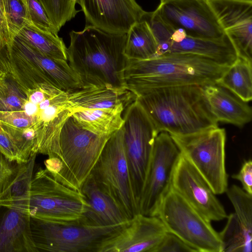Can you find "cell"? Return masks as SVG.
I'll use <instances>...</instances> for the list:
<instances>
[{
	"label": "cell",
	"instance_id": "8992f818",
	"mask_svg": "<svg viewBox=\"0 0 252 252\" xmlns=\"http://www.w3.org/2000/svg\"><path fill=\"white\" fill-rule=\"evenodd\" d=\"M87 207L80 191L64 185L46 168L33 174L25 206L31 218L64 223L80 221Z\"/></svg>",
	"mask_w": 252,
	"mask_h": 252
},
{
	"label": "cell",
	"instance_id": "ac0fdd59",
	"mask_svg": "<svg viewBox=\"0 0 252 252\" xmlns=\"http://www.w3.org/2000/svg\"><path fill=\"white\" fill-rule=\"evenodd\" d=\"M86 25L114 33H127L145 11L135 0H77Z\"/></svg>",
	"mask_w": 252,
	"mask_h": 252
},
{
	"label": "cell",
	"instance_id": "7c38bea8",
	"mask_svg": "<svg viewBox=\"0 0 252 252\" xmlns=\"http://www.w3.org/2000/svg\"><path fill=\"white\" fill-rule=\"evenodd\" d=\"M149 25L158 43V55L171 53L192 54L210 59L230 66L237 60V52L228 36L218 40L196 38L183 31L175 29L158 16L153 17Z\"/></svg>",
	"mask_w": 252,
	"mask_h": 252
},
{
	"label": "cell",
	"instance_id": "ba28073f",
	"mask_svg": "<svg viewBox=\"0 0 252 252\" xmlns=\"http://www.w3.org/2000/svg\"><path fill=\"white\" fill-rule=\"evenodd\" d=\"M91 174L128 220L139 213L126 160L122 127L109 138Z\"/></svg>",
	"mask_w": 252,
	"mask_h": 252
},
{
	"label": "cell",
	"instance_id": "e0dca14e",
	"mask_svg": "<svg viewBox=\"0 0 252 252\" xmlns=\"http://www.w3.org/2000/svg\"><path fill=\"white\" fill-rule=\"evenodd\" d=\"M170 187L210 221L227 218L225 210L216 194L181 153L172 171Z\"/></svg>",
	"mask_w": 252,
	"mask_h": 252
},
{
	"label": "cell",
	"instance_id": "f546056e",
	"mask_svg": "<svg viewBox=\"0 0 252 252\" xmlns=\"http://www.w3.org/2000/svg\"><path fill=\"white\" fill-rule=\"evenodd\" d=\"M225 193L239 221L249 233L252 234V195L235 185L228 187Z\"/></svg>",
	"mask_w": 252,
	"mask_h": 252
},
{
	"label": "cell",
	"instance_id": "f35d334b",
	"mask_svg": "<svg viewBox=\"0 0 252 252\" xmlns=\"http://www.w3.org/2000/svg\"><path fill=\"white\" fill-rule=\"evenodd\" d=\"M0 34L9 49L13 38L8 27L7 19L3 0H0Z\"/></svg>",
	"mask_w": 252,
	"mask_h": 252
},
{
	"label": "cell",
	"instance_id": "3957f363",
	"mask_svg": "<svg viewBox=\"0 0 252 252\" xmlns=\"http://www.w3.org/2000/svg\"><path fill=\"white\" fill-rule=\"evenodd\" d=\"M67 60L83 84L108 83L124 87L126 33L114 34L91 25L69 32Z\"/></svg>",
	"mask_w": 252,
	"mask_h": 252
},
{
	"label": "cell",
	"instance_id": "d6a6232c",
	"mask_svg": "<svg viewBox=\"0 0 252 252\" xmlns=\"http://www.w3.org/2000/svg\"><path fill=\"white\" fill-rule=\"evenodd\" d=\"M8 27L13 38L26 25L31 23L25 0H3Z\"/></svg>",
	"mask_w": 252,
	"mask_h": 252
},
{
	"label": "cell",
	"instance_id": "83f0119b",
	"mask_svg": "<svg viewBox=\"0 0 252 252\" xmlns=\"http://www.w3.org/2000/svg\"><path fill=\"white\" fill-rule=\"evenodd\" d=\"M218 83L226 88L243 100L252 99V62L238 57Z\"/></svg>",
	"mask_w": 252,
	"mask_h": 252
},
{
	"label": "cell",
	"instance_id": "4fadbf2b",
	"mask_svg": "<svg viewBox=\"0 0 252 252\" xmlns=\"http://www.w3.org/2000/svg\"><path fill=\"white\" fill-rule=\"evenodd\" d=\"M154 11L175 29L192 37L218 40L226 34L207 0H160Z\"/></svg>",
	"mask_w": 252,
	"mask_h": 252
},
{
	"label": "cell",
	"instance_id": "ab89813d",
	"mask_svg": "<svg viewBox=\"0 0 252 252\" xmlns=\"http://www.w3.org/2000/svg\"><path fill=\"white\" fill-rule=\"evenodd\" d=\"M10 49L0 34V67L6 74H9Z\"/></svg>",
	"mask_w": 252,
	"mask_h": 252
},
{
	"label": "cell",
	"instance_id": "4316f807",
	"mask_svg": "<svg viewBox=\"0 0 252 252\" xmlns=\"http://www.w3.org/2000/svg\"><path fill=\"white\" fill-rule=\"evenodd\" d=\"M36 155L27 161L18 164L16 177L8 190L0 199V206L25 210L28 198Z\"/></svg>",
	"mask_w": 252,
	"mask_h": 252
},
{
	"label": "cell",
	"instance_id": "8d00e7d4",
	"mask_svg": "<svg viewBox=\"0 0 252 252\" xmlns=\"http://www.w3.org/2000/svg\"><path fill=\"white\" fill-rule=\"evenodd\" d=\"M0 152L11 161L18 163L23 162L19 153L0 125Z\"/></svg>",
	"mask_w": 252,
	"mask_h": 252
},
{
	"label": "cell",
	"instance_id": "1f68e13d",
	"mask_svg": "<svg viewBox=\"0 0 252 252\" xmlns=\"http://www.w3.org/2000/svg\"><path fill=\"white\" fill-rule=\"evenodd\" d=\"M26 96L9 74L0 78V111L22 110Z\"/></svg>",
	"mask_w": 252,
	"mask_h": 252
},
{
	"label": "cell",
	"instance_id": "484cf974",
	"mask_svg": "<svg viewBox=\"0 0 252 252\" xmlns=\"http://www.w3.org/2000/svg\"><path fill=\"white\" fill-rule=\"evenodd\" d=\"M15 35L49 57L67 61V48L58 34L42 31L30 23Z\"/></svg>",
	"mask_w": 252,
	"mask_h": 252
},
{
	"label": "cell",
	"instance_id": "7a4b0ae2",
	"mask_svg": "<svg viewBox=\"0 0 252 252\" xmlns=\"http://www.w3.org/2000/svg\"><path fill=\"white\" fill-rule=\"evenodd\" d=\"M136 96L158 132L183 136L218 127V122L208 108L201 86L157 88Z\"/></svg>",
	"mask_w": 252,
	"mask_h": 252
},
{
	"label": "cell",
	"instance_id": "9a60e30c",
	"mask_svg": "<svg viewBox=\"0 0 252 252\" xmlns=\"http://www.w3.org/2000/svg\"><path fill=\"white\" fill-rule=\"evenodd\" d=\"M167 232L158 217L138 213L103 238L94 252H154Z\"/></svg>",
	"mask_w": 252,
	"mask_h": 252
},
{
	"label": "cell",
	"instance_id": "cb8c5ba5",
	"mask_svg": "<svg viewBox=\"0 0 252 252\" xmlns=\"http://www.w3.org/2000/svg\"><path fill=\"white\" fill-rule=\"evenodd\" d=\"M123 112L115 109H84L72 115L83 128L100 136L111 135L123 126Z\"/></svg>",
	"mask_w": 252,
	"mask_h": 252
},
{
	"label": "cell",
	"instance_id": "836d02e7",
	"mask_svg": "<svg viewBox=\"0 0 252 252\" xmlns=\"http://www.w3.org/2000/svg\"><path fill=\"white\" fill-rule=\"evenodd\" d=\"M31 23L37 28L58 34L59 31L50 20L39 0H25Z\"/></svg>",
	"mask_w": 252,
	"mask_h": 252
},
{
	"label": "cell",
	"instance_id": "7402d4cb",
	"mask_svg": "<svg viewBox=\"0 0 252 252\" xmlns=\"http://www.w3.org/2000/svg\"><path fill=\"white\" fill-rule=\"evenodd\" d=\"M25 210L0 206V252H38Z\"/></svg>",
	"mask_w": 252,
	"mask_h": 252
},
{
	"label": "cell",
	"instance_id": "30bf717a",
	"mask_svg": "<svg viewBox=\"0 0 252 252\" xmlns=\"http://www.w3.org/2000/svg\"><path fill=\"white\" fill-rule=\"evenodd\" d=\"M30 224L38 252H94L103 238L122 225L92 226L80 220L59 223L32 218Z\"/></svg>",
	"mask_w": 252,
	"mask_h": 252
},
{
	"label": "cell",
	"instance_id": "44dd1931",
	"mask_svg": "<svg viewBox=\"0 0 252 252\" xmlns=\"http://www.w3.org/2000/svg\"><path fill=\"white\" fill-rule=\"evenodd\" d=\"M208 108L218 122L242 127L249 123L252 111L248 102L216 83L201 86Z\"/></svg>",
	"mask_w": 252,
	"mask_h": 252
},
{
	"label": "cell",
	"instance_id": "d590c367",
	"mask_svg": "<svg viewBox=\"0 0 252 252\" xmlns=\"http://www.w3.org/2000/svg\"><path fill=\"white\" fill-rule=\"evenodd\" d=\"M192 248L174 234L167 232L154 252H194Z\"/></svg>",
	"mask_w": 252,
	"mask_h": 252
},
{
	"label": "cell",
	"instance_id": "5bb4252c",
	"mask_svg": "<svg viewBox=\"0 0 252 252\" xmlns=\"http://www.w3.org/2000/svg\"><path fill=\"white\" fill-rule=\"evenodd\" d=\"M180 152L171 135L161 131L157 136L139 203V213L153 216L170 187L172 171Z\"/></svg>",
	"mask_w": 252,
	"mask_h": 252
},
{
	"label": "cell",
	"instance_id": "9c48e42d",
	"mask_svg": "<svg viewBox=\"0 0 252 252\" xmlns=\"http://www.w3.org/2000/svg\"><path fill=\"white\" fill-rule=\"evenodd\" d=\"M171 136L180 153L202 176L214 193H225L228 187L225 129L218 126L189 135Z\"/></svg>",
	"mask_w": 252,
	"mask_h": 252
},
{
	"label": "cell",
	"instance_id": "603a6c76",
	"mask_svg": "<svg viewBox=\"0 0 252 252\" xmlns=\"http://www.w3.org/2000/svg\"><path fill=\"white\" fill-rule=\"evenodd\" d=\"M80 191L87 207L80 221L87 225L105 226L121 225L128 220L113 200L97 185L91 174Z\"/></svg>",
	"mask_w": 252,
	"mask_h": 252
},
{
	"label": "cell",
	"instance_id": "277c9868",
	"mask_svg": "<svg viewBox=\"0 0 252 252\" xmlns=\"http://www.w3.org/2000/svg\"><path fill=\"white\" fill-rule=\"evenodd\" d=\"M111 135L91 132L70 116L61 129L56 152L44 161L45 168L64 185L80 191Z\"/></svg>",
	"mask_w": 252,
	"mask_h": 252
},
{
	"label": "cell",
	"instance_id": "4dcf8cb0",
	"mask_svg": "<svg viewBox=\"0 0 252 252\" xmlns=\"http://www.w3.org/2000/svg\"><path fill=\"white\" fill-rule=\"evenodd\" d=\"M50 20L59 32L80 10H77V0H39Z\"/></svg>",
	"mask_w": 252,
	"mask_h": 252
},
{
	"label": "cell",
	"instance_id": "8fae6325",
	"mask_svg": "<svg viewBox=\"0 0 252 252\" xmlns=\"http://www.w3.org/2000/svg\"><path fill=\"white\" fill-rule=\"evenodd\" d=\"M123 119L125 153L139 206L155 140L159 132L136 99L125 109Z\"/></svg>",
	"mask_w": 252,
	"mask_h": 252
},
{
	"label": "cell",
	"instance_id": "6da1fadb",
	"mask_svg": "<svg viewBox=\"0 0 252 252\" xmlns=\"http://www.w3.org/2000/svg\"><path fill=\"white\" fill-rule=\"evenodd\" d=\"M230 66L192 54L171 53L147 60L127 59L124 87L135 95L157 88L216 83Z\"/></svg>",
	"mask_w": 252,
	"mask_h": 252
},
{
	"label": "cell",
	"instance_id": "74e56055",
	"mask_svg": "<svg viewBox=\"0 0 252 252\" xmlns=\"http://www.w3.org/2000/svg\"><path fill=\"white\" fill-rule=\"evenodd\" d=\"M232 178L241 182L242 189L249 194L252 195V161L251 159L244 161L240 171L234 174Z\"/></svg>",
	"mask_w": 252,
	"mask_h": 252
},
{
	"label": "cell",
	"instance_id": "d4e9b609",
	"mask_svg": "<svg viewBox=\"0 0 252 252\" xmlns=\"http://www.w3.org/2000/svg\"><path fill=\"white\" fill-rule=\"evenodd\" d=\"M158 43L147 22L142 19L126 33L124 55L128 60H147L157 57Z\"/></svg>",
	"mask_w": 252,
	"mask_h": 252
},
{
	"label": "cell",
	"instance_id": "7bdbcfd3",
	"mask_svg": "<svg viewBox=\"0 0 252 252\" xmlns=\"http://www.w3.org/2000/svg\"><path fill=\"white\" fill-rule=\"evenodd\" d=\"M242 0L252 1V0Z\"/></svg>",
	"mask_w": 252,
	"mask_h": 252
},
{
	"label": "cell",
	"instance_id": "60d3db41",
	"mask_svg": "<svg viewBox=\"0 0 252 252\" xmlns=\"http://www.w3.org/2000/svg\"><path fill=\"white\" fill-rule=\"evenodd\" d=\"M6 74L3 73V74H0V78H2L4 77Z\"/></svg>",
	"mask_w": 252,
	"mask_h": 252
},
{
	"label": "cell",
	"instance_id": "ffe728a7",
	"mask_svg": "<svg viewBox=\"0 0 252 252\" xmlns=\"http://www.w3.org/2000/svg\"><path fill=\"white\" fill-rule=\"evenodd\" d=\"M69 101L79 111L84 109H115L124 112L136 96L123 87L108 83L83 84L66 92Z\"/></svg>",
	"mask_w": 252,
	"mask_h": 252
},
{
	"label": "cell",
	"instance_id": "2e32d148",
	"mask_svg": "<svg viewBox=\"0 0 252 252\" xmlns=\"http://www.w3.org/2000/svg\"><path fill=\"white\" fill-rule=\"evenodd\" d=\"M11 48L16 52L17 65L27 77L49 82L66 92L82 86L81 78L67 61L49 57L16 35Z\"/></svg>",
	"mask_w": 252,
	"mask_h": 252
},
{
	"label": "cell",
	"instance_id": "e575fe53",
	"mask_svg": "<svg viewBox=\"0 0 252 252\" xmlns=\"http://www.w3.org/2000/svg\"><path fill=\"white\" fill-rule=\"evenodd\" d=\"M18 164L8 160L0 152V199L14 181L17 172Z\"/></svg>",
	"mask_w": 252,
	"mask_h": 252
},
{
	"label": "cell",
	"instance_id": "d6986e66",
	"mask_svg": "<svg viewBox=\"0 0 252 252\" xmlns=\"http://www.w3.org/2000/svg\"><path fill=\"white\" fill-rule=\"evenodd\" d=\"M238 57L252 61V1L207 0Z\"/></svg>",
	"mask_w": 252,
	"mask_h": 252
},
{
	"label": "cell",
	"instance_id": "5b68a950",
	"mask_svg": "<svg viewBox=\"0 0 252 252\" xmlns=\"http://www.w3.org/2000/svg\"><path fill=\"white\" fill-rule=\"evenodd\" d=\"M18 86L26 96L22 110L33 122L38 153L51 158L58 149L64 124L78 110L69 101L65 91L51 83H28Z\"/></svg>",
	"mask_w": 252,
	"mask_h": 252
},
{
	"label": "cell",
	"instance_id": "52a82bcc",
	"mask_svg": "<svg viewBox=\"0 0 252 252\" xmlns=\"http://www.w3.org/2000/svg\"><path fill=\"white\" fill-rule=\"evenodd\" d=\"M153 216L167 231L177 236L195 252H222L219 232L202 216L170 187Z\"/></svg>",
	"mask_w": 252,
	"mask_h": 252
},
{
	"label": "cell",
	"instance_id": "b9f144b4",
	"mask_svg": "<svg viewBox=\"0 0 252 252\" xmlns=\"http://www.w3.org/2000/svg\"><path fill=\"white\" fill-rule=\"evenodd\" d=\"M3 73H5L2 70V69L0 67V74H3Z\"/></svg>",
	"mask_w": 252,
	"mask_h": 252
},
{
	"label": "cell",
	"instance_id": "f1b7e54d",
	"mask_svg": "<svg viewBox=\"0 0 252 252\" xmlns=\"http://www.w3.org/2000/svg\"><path fill=\"white\" fill-rule=\"evenodd\" d=\"M226 218L225 226L219 232L222 252H252V234L244 228L234 213Z\"/></svg>",
	"mask_w": 252,
	"mask_h": 252
}]
</instances>
